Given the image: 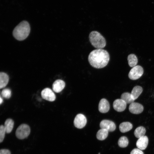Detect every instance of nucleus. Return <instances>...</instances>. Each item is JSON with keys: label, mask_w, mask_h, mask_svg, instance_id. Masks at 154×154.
<instances>
[{"label": "nucleus", "mask_w": 154, "mask_h": 154, "mask_svg": "<svg viewBox=\"0 0 154 154\" xmlns=\"http://www.w3.org/2000/svg\"><path fill=\"white\" fill-rule=\"evenodd\" d=\"M133 127L132 124L129 122H123L119 125L120 131L122 133H125L131 130Z\"/></svg>", "instance_id": "obj_15"}, {"label": "nucleus", "mask_w": 154, "mask_h": 154, "mask_svg": "<svg viewBox=\"0 0 154 154\" xmlns=\"http://www.w3.org/2000/svg\"><path fill=\"white\" fill-rule=\"evenodd\" d=\"M30 131V128L28 125L22 124L17 128L15 131V135L18 139H23L28 136Z\"/></svg>", "instance_id": "obj_4"}, {"label": "nucleus", "mask_w": 154, "mask_h": 154, "mask_svg": "<svg viewBox=\"0 0 154 154\" xmlns=\"http://www.w3.org/2000/svg\"><path fill=\"white\" fill-rule=\"evenodd\" d=\"M130 154H144L141 150L135 148L133 149L131 152Z\"/></svg>", "instance_id": "obj_25"}, {"label": "nucleus", "mask_w": 154, "mask_h": 154, "mask_svg": "<svg viewBox=\"0 0 154 154\" xmlns=\"http://www.w3.org/2000/svg\"><path fill=\"white\" fill-rule=\"evenodd\" d=\"M100 127L101 129H104L110 132L114 131L116 128L115 124L113 121L106 119L101 121Z\"/></svg>", "instance_id": "obj_8"}, {"label": "nucleus", "mask_w": 154, "mask_h": 154, "mask_svg": "<svg viewBox=\"0 0 154 154\" xmlns=\"http://www.w3.org/2000/svg\"><path fill=\"white\" fill-rule=\"evenodd\" d=\"M128 139L125 136H122L120 137L118 142L119 146L122 148L126 147L128 145Z\"/></svg>", "instance_id": "obj_22"}, {"label": "nucleus", "mask_w": 154, "mask_h": 154, "mask_svg": "<svg viewBox=\"0 0 154 154\" xmlns=\"http://www.w3.org/2000/svg\"><path fill=\"white\" fill-rule=\"evenodd\" d=\"M65 85V83L63 80L60 79L57 80L52 84L53 90L55 92H60L64 88Z\"/></svg>", "instance_id": "obj_13"}, {"label": "nucleus", "mask_w": 154, "mask_h": 154, "mask_svg": "<svg viewBox=\"0 0 154 154\" xmlns=\"http://www.w3.org/2000/svg\"><path fill=\"white\" fill-rule=\"evenodd\" d=\"M148 143V139L146 136L142 137L138 139L136 145L138 149L141 150H145L147 147Z\"/></svg>", "instance_id": "obj_12"}, {"label": "nucleus", "mask_w": 154, "mask_h": 154, "mask_svg": "<svg viewBox=\"0 0 154 154\" xmlns=\"http://www.w3.org/2000/svg\"><path fill=\"white\" fill-rule=\"evenodd\" d=\"M126 103L121 99H117L113 103L114 109L118 112H122L125 110L126 107Z\"/></svg>", "instance_id": "obj_10"}, {"label": "nucleus", "mask_w": 154, "mask_h": 154, "mask_svg": "<svg viewBox=\"0 0 154 154\" xmlns=\"http://www.w3.org/2000/svg\"><path fill=\"white\" fill-rule=\"evenodd\" d=\"M143 73V68L140 66L136 65L131 69L128 76L130 79L135 80L139 78L142 75Z\"/></svg>", "instance_id": "obj_5"}, {"label": "nucleus", "mask_w": 154, "mask_h": 154, "mask_svg": "<svg viewBox=\"0 0 154 154\" xmlns=\"http://www.w3.org/2000/svg\"><path fill=\"white\" fill-rule=\"evenodd\" d=\"M146 132L145 128L143 126H141L135 129L134 131V135L136 137L139 138L144 136Z\"/></svg>", "instance_id": "obj_21"}, {"label": "nucleus", "mask_w": 154, "mask_h": 154, "mask_svg": "<svg viewBox=\"0 0 154 154\" xmlns=\"http://www.w3.org/2000/svg\"><path fill=\"white\" fill-rule=\"evenodd\" d=\"M14 125V121L11 119H7L4 123V127L6 133H10L12 131Z\"/></svg>", "instance_id": "obj_17"}, {"label": "nucleus", "mask_w": 154, "mask_h": 154, "mask_svg": "<svg viewBox=\"0 0 154 154\" xmlns=\"http://www.w3.org/2000/svg\"><path fill=\"white\" fill-rule=\"evenodd\" d=\"M88 61L90 65L96 68H101L106 66L110 59V55L106 50L96 49L92 51L88 56Z\"/></svg>", "instance_id": "obj_1"}, {"label": "nucleus", "mask_w": 154, "mask_h": 154, "mask_svg": "<svg viewBox=\"0 0 154 154\" xmlns=\"http://www.w3.org/2000/svg\"><path fill=\"white\" fill-rule=\"evenodd\" d=\"M109 103L107 100L104 98L100 101L98 105V110L102 113H106L109 110Z\"/></svg>", "instance_id": "obj_11"}, {"label": "nucleus", "mask_w": 154, "mask_h": 154, "mask_svg": "<svg viewBox=\"0 0 154 154\" xmlns=\"http://www.w3.org/2000/svg\"><path fill=\"white\" fill-rule=\"evenodd\" d=\"M0 154H11V153L8 149H1L0 150Z\"/></svg>", "instance_id": "obj_26"}, {"label": "nucleus", "mask_w": 154, "mask_h": 154, "mask_svg": "<svg viewBox=\"0 0 154 154\" xmlns=\"http://www.w3.org/2000/svg\"><path fill=\"white\" fill-rule=\"evenodd\" d=\"M121 99L124 100L127 104H131L134 102L135 100L131 93L127 92L123 93L121 95Z\"/></svg>", "instance_id": "obj_19"}, {"label": "nucleus", "mask_w": 154, "mask_h": 154, "mask_svg": "<svg viewBox=\"0 0 154 154\" xmlns=\"http://www.w3.org/2000/svg\"><path fill=\"white\" fill-rule=\"evenodd\" d=\"M30 31V27L29 23L26 21H23L15 27L13 34L15 39L21 41L28 37Z\"/></svg>", "instance_id": "obj_2"}, {"label": "nucleus", "mask_w": 154, "mask_h": 154, "mask_svg": "<svg viewBox=\"0 0 154 154\" xmlns=\"http://www.w3.org/2000/svg\"><path fill=\"white\" fill-rule=\"evenodd\" d=\"M89 39L91 44L97 49H102L106 46L105 38L98 31H92L89 35Z\"/></svg>", "instance_id": "obj_3"}, {"label": "nucleus", "mask_w": 154, "mask_h": 154, "mask_svg": "<svg viewBox=\"0 0 154 154\" xmlns=\"http://www.w3.org/2000/svg\"><path fill=\"white\" fill-rule=\"evenodd\" d=\"M0 104H1L3 103V99L2 98L1 96H0Z\"/></svg>", "instance_id": "obj_27"}, {"label": "nucleus", "mask_w": 154, "mask_h": 154, "mask_svg": "<svg viewBox=\"0 0 154 154\" xmlns=\"http://www.w3.org/2000/svg\"><path fill=\"white\" fill-rule=\"evenodd\" d=\"M42 98L44 100L50 102L54 101L56 99V96L53 91L50 88H45L41 92Z\"/></svg>", "instance_id": "obj_7"}, {"label": "nucleus", "mask_w": 154, "mask_h": 154, "mask_svg": "<svg viewBox=\"0 0 154 154\" xmlns=\"http://www.w3.org/2000/svg\"><path fill=\"white\" fill-rule=\"evenodd\" d=\"M143 107L142 105L137 102H133L130 104L129 110L131 113L134 114H139L142 112Z\"/></svg>", "instance_id": "obj_9"}, {"label": "nucleus", "mask_w": 154, "mask_h": 154, "mask_svg": "<svg viewBox=\"0 0 154 154\" xmlns=\"http://www.w3.org/2000/svg\"><path fill=\"white\" fill-rule=\"evenodd\" d=\"M6 131L4 125H1L0 126V143H1L5 137Z\"/></svg>", "instance_id": "obj_24"}, {"label": "nucleus", "mask_w": 154, "mask_h": 154, "mask_svg": "<svg viewBox=\"0 0 154 154\" xmlns=\"http://www.w3.org/2000/svg\"><path fill=\"white\" fill-rule=\"evenodd\" d=\"M1 95L3 98L7 99H9L11 96V91L9 88H5L2 90L1 92Z\"/></svg>", "instance_id": "obj_23"}, {"label": "nucleus", "mask_w": 154, "mask_h": 154, "mask_svg": "<svg viewBox=\"0 0 154 154\" xmlns=\"http://www.w3.org/2000/svg\"><path fill=\"white\" fill-rule=\"evenodd\" d=\"M9 80L8 75L3 72L0 73V88L5 87L7 84Z\"/></svg>", "instance_id": "obj_14"}, {"label": "nucleus", "mask_w": 154, "mask_h": 154, "mask_svg": "<svg viewBox=\"0 0 154 154\" xmlns=\"http://www.w3.org/2000/svg\"><path fill=\"white\" fill-rule=\"evenodd\" d=\"M143 91L141 87L136 86L133 87L131 92V95L133 98L135 100L137 99Z\"/></svg>", "instance_id": "obj_16"}, {"label": "nucleus", "mask_w": 154, "mask_h": 154, "mask_svg": "<svg viewBox=\"0 0 154 154\" xmlns=\"http://www.w3.org/2000/svg\"><path fill=\"white\" fill-rule=\"evenodd\" d=\"M108 133V131L106 129H101L98 130L97 133V138L99 140H104L107 137Z\"/></svg>", "instance_id": "obj_18"}, {"label": "nucleus", "mask_w": 154, "mask_h": 154, "mask_svg": "<svg viewBox=\"0 0 154 154\" xmlns=\"http://www.w3.org/2000/svg\"><path fill=\"white\" fill-rule=\"evenodd\" d=\"M127 60L129 66L133 67L136 66L137 62L138 59L135 55L134 54H131L128 56Z\"/></svg>", "instance_id": "obj_20"}, {"label": "nucleus", "mask_w": 154, "mask_h": 154, "mask_svg": "<svg viewBox=\"0 0 154 154\" xmlns=\"http://www.w3.org/2000/svg\"><path fill=\"white\" fill-rule=\"evenodd\" d=\"M86 123L87 119L86 117L81 114L77 115L74 121L75 126L79 129L84 127L86 124Z\"/></svg>", "instance_id": "obj_6"}]
</instances>
